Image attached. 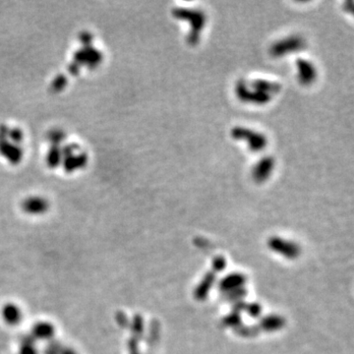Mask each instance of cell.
Instances as JSON below:
<instances>
[{
    "label": "cell",
    "mask_w": 354,
    "mask_h": 354,
    "mask_svg": "<svg viewBox=\"0 0 354 354\" xmlns=\"http://www.w3.org/2000/svg\"><path fill=\"white\" fill-rule=\"evenodd\" d=\"M54 326L48 322L38 323L33 330V338L38 340H50L54 336Z\"/></svg>",
    "instance_id": "obj_9"
},
{
    "label": "cell",
    "mask_w": 354,
    "mask_h": 354,
    "mask_svg": "<svg viewBox=\"0 0 354 354\" xmlns=\"http://www.w3.org/2000/svg\"><path fill=\"white\" fill-rule=\"evenodd\" d=\"M270 247L273 250L278 251L277 253H281L282 255L286 257H295L298 252H297V247L295 245H292V243H289L285 240H281L278 238H273L269 242Z\"/></svg>",
    "instance_id": "obj_8"
},
{
    "label": "cell",
    "mask_w": 354,
    "mask_h": 354,
    "mask_svg": "<svg viewBox=\"0 0 354 354\" xmlns=\"http://www.w3.org/2000/svg\"><path fill=\"white\" fill-rule=\"evenodd\" d=\"M20 354H38L34 344V338H26L23 340Z\"/></svg>",
    "instance_id": "obj_11"
},
{
    "label": "cell",
    "mask_w": 354,
    "mask_h": 354,
    "mask_svg": "<svg viewBox=\"0 0 354 354\" xmlns=\"http://www.w3.org/2000/svg\"><path fill=\"white\" fill-rule=\"evenodd\" d=\"M62 347L57 344V343H53L51 345H49L46 350H45V354H60L62 351Z\"/></svg>",
    "instance_id": "obj_12"
},
{
    "label": "cell",
    "mask_w": 354,
    "mask_h": 354,
    "mask_svg": "<svg viewBox=\"0 0 354 354\" xmlns=\"http://www.w3.org/2000/svg\"><path fill=\"white\" fill-rule=\"evenodd\" d=\"M231 135L235 140L247 141L250 150L253 152L262 151L266 146V138L262 133L256 132L248 128L235 127L232 129Z\"/></svg>",
    "instance_id": "obj_2"
},
{
    "label": "cell",
    "mask_w": 354,
    "mask_h": 354,
    "mask_svg": "<svg viewBox=\"0 0 354 354\" xmlns=\"http://www.w3.org/2000/svg\"><path fill=\"white\" fill-rule=\"evenodd\" d=\"M174 15L177 19L189 21L191 23V32L187 37V42L191 45L198 44L201 31L206 24V16L199 10L177 8L174 10Z\"/></svg>",
    "instance_id": "obj_1"
},
{
    "label": "cell",
    "mask_w": 354,
    "mask_h": 354,
    "mask_svg": "<svg viewBox=\"0 0 354 354\" xmlns=\"http://www.w3.org/2000/svg\"><path fill=\"white\" fill-rule=\"evenodd\" d=\"M24 208L30 214H41L45 211L46 205L41 200H30L25 204Z\"/></svg>",
    "instance_id": "obj_10"
},
{
    "label": "cell",
    "mask_w": 354,
    "mask_h": 354,
    "mask_svg": "<svg viewBox=\"0 0 354 354\" xmlns=\"http://www.w3.org/2000/svg\"><path fill=\"white\" fill-rule=\"evenodd\" d=\"M298 68V79L304 85H309L317 77V69L312 62L304 59L296 61Z\"/></svg>",
    "instance_id": "obj_5"
},
{
    "label": "cell",
    "mask_w": 354,
    "mask_h": 354,
    "mask_svg": "<svg viewBox=\"0 0 354 354\" xmlns=\"http://www.w3.org/2000/svg\"><path fill=\"white\" fill-rule=\"evenodd\" d=\"M78 354L75 351H73V350H71V349H62V351H61V354Z\"/></svg>",
    "instance_id": "obj_13"
},
{
    "label": "cell",
    "mask_w": 354,
    "mask_h": 354,
    "mask_svg": "<svg viewBox=\"0 0 354 354\" xmlns=\"http://www.w3.org/2000/svg\"><path fill=\"white\" fill-rule=\"evenodd\" d=\"M305 45L304 41L301 38L298 37H290L287 39H284L277 44H274L270 52L273 56H281L282 54H285L287 52H293L299 49H302Z\"/></svg>",
    "instance_id": "obj_4"
},
{
    "label": "cell",
    "mask_w": 354,
    "mask_h": 354,
    "mask_svg": "<svg viewBox=\"0 0 354 354\" xmlns=\"http://www.w3.org/2000/svg\"><path fill=\"white\" fill-rule=\"evenodd\" d=\"M274 168V161L271 157L261 160L253 170V178L257 182H264L271 175Z\"/></svg>",
    "instance_id": "obj_6"
},
{
    "label": "cell",
    "mask_w": 354,
    "mask_h": 354,
    "mask_svg": "<svg viewBox=\"0 0 354 354\" xmlns=\"http://www.w3.org/2000/svg\"><path fill=\"white\" fill-rule=\"evenodd\" d=\"M236 93L238 97L243 101H250L251 103L263 104L266 103L270 99V95L266 94L264 92L255 88V91H251L247 88L246 84L243 81L237 83L236 86Z\"/></svg>",
    "instance_id": "obj_3"
},
{
    "label": "cell",
    "mask_w": 354,
    "mask_h": 354,
    "mask_svg": "<svg viewBox=\"0 0 354 354\" xmlns=\"http://www.w3.org/2000/svg\"><path fill=\"white\" fill-rule=\"evenodd\" d=\"M2 317L6 324L10 326H17L22 321L23 315L18 305L14 303H8L5 304L2 309Z\"/></svg>",
    "instance_id": "obj_7"
}]
</instances>
